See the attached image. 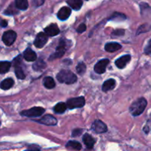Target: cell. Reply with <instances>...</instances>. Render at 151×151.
I'll use <instances>...</instances> for the list:
<instances>
[{
	"instance_id": "1",
	"label": "cell",
	"mask_w": 151,
	"mask_h": 151,
	"mask_svg": "<svg viewBox=\"0 0 151 151\" xmlns=\"http://www.w3.org/2000/svg\"><path fill=\"white\" fill-rule=\"evenodd\" d=\"M56 78L59 82L66 84H73L78 81L76 75L70 70H67V69H63L59 72Z\"/></svg>"
},
{
	"instance_id": "2",
	"label": "cell",
	"mask_w": 151,
	"mask_h": 151,
	"mask_svg": "<svg viewBox=\"0 0 151 151\" xmlns=\"http://www.w3.org/2000/svg\"><path fill=\"white\" fill-rule=\"evenodd\" d=\"M147 100L145 98H139L132 103L129 110L131 114L134 116H138L143 113L147 106Z\"/></svg>"
},
{
	"instance_id": "3",
	"label": "cell",
	"mask_w": 151,
	"mask_h": 151,
	"mask_svg": "<svg viewBox=\"0 0 151 151\" xmlns=\"http://www.w3.org/2000/svg\"><path fill=\"white\" fill-rule=\"evenodd\" d=\"M69 45H70V41H69V40L63 39V38L60 39L58 46V47L56 48L55 52L50 55L49 60H54V59L61 58L62 56L65 54L66 50L69 48Z\"/></svg>"
},
{
	"instance_id": "4",
	"label": "cell",
	"mask_w": 151,
	"mask_h": 151,
	"mask_svg": "<svg viewBox=\"0 0 151 151\" xmlns=\"http://www.w3.org/2000/svg\"><path fill=\"white\" fill-rule=\"evenodd\" d=\"M22 55H19L13 60V65L15 69V74L18 79L23 80L25 78V74L24 72L23 69L22 68Z\"/></svg>"
},
{
	"instance_id": "5",
	"label": "cell",
	"mask_w": 151,
	"mask_h": 151,
	"mask_svg": "<svg viewBox=\"0 0 151 151\" xmlns=\"http://www.w3.org/2000/svg\"><path fill=\"white\" fill-rule=\"evenodd\" d=\"M45 111V109L42 107H33L28 110H24L21 112V115L27 117H38L41 116Z\"/></svg>"
},
{
	"instance_id": "6",
	"label": "cell",
	"mask_w": 151,
	"mask_h": 151,
	"mask_svg": "<svg viewBox=\"0 0 151 151\" xmlns=\"http://www.w3.org/2000/svg\"><path fill=\"white\" fill-rule=\"evenodd\" d=\"M86 103L85 98L83 97H75V98L69 99L66 102L67 107L69 109H78V108L83 107Z\"/></svg>"
},
{
	"instance_id": "7",
	"label": "cell",
	"mask_w": 151,
	"mask_h": 151,
	"mask_svg": "<svg viewBox=\"0 0 151 151\" xmlns=\"http://www.w3.org/2000/svg\"><path fill=\"white\" fill-rule=\"evenodd\" d=\"M16 37H17V35H16V32H14L13 30H8L4 32L1 39L5 45L10 46L15 42Z\"/></svg>"
},
{
	"instance_id": "8",
	"label": "cell",
	"mask_w": 151,
	"mask_h": 151,
	"mask_svg": "<svg viewBox=\"0 0 151 151\" xmlns=\"http://www.w3.org/2000/svg\"><path fill=\"white\" fill-rule=\"evenodd\" d=\"M47 41H48V35L45 32H39L34 41V45L37 48H42L47 44Z\"/></svg>"
},
{
	"instance_id": "9",
	"label": "cell",
	"mask_w": 151,
	"mask_h": 151,
	"mask_svg": "<svg viewBox=\"0 0 151 151\" xmlns=\"http://www.w3.org/2000/svg\"><path fill=\"white\" fill-rule=\"evenodd\" d=\"M109 63V60L107 58L102 59L99 60L95 64L94 67V70L97 74H103L106 72V69L107 66Z\"/></svg>"
},
{
	"instance_id": "10",
	"label": "cell",
	"mask_w": 151,
	"mask_h": 151,
	"mask_svg": "<svg viewBox=\"0 0 151 151\" xmlns=\"http://www.w3.org/2000/svg\"><path fill=\"white\" fill-rule=\"evenodd\" d=\"M35 122H39V123L43 124V125L51 126V125H55L56 124H57L58 121L57 119H56L55 116H53L52 115L47 114L45 115L44 116H43V117L41 118L40 119L35 120Z\"/></svg>"
},
{
	"instance_id": "11",
	"label": "cell",
	"mask_w": 151,
	"mask_h": 151,
	"mask_svg": "<svg viewBox=\"0 0 151 151\" xmlns=\"http://www.w3.org/2000/svg\"><path fill=\"white\" fill-rule=\"evenodd\" d=\"M92 129L95 131L97 134H103V133H106L108 131L107 126L106 124L101 120H95L92 125Z\"/></svg>"
},
{
	"instance_id": "12",
	"label": "cell",
	"mask_w": 151,
	"mask_h": 151,
	"mask_svg": "<svg viewBox=\"0 0 151 151\" xmlns=\"http://www.w3.org/2000/svg\"><path fill=\"white\" fill-rule=\"evenodd\" d=\"M44 32L49 36H55L60 32V29L56 24H51L45 27Z\"/></svg>"
},
{
	"instance_id": "13",
	"label": "cell",
	"mask_w": 151,
	"mask_h": 151,
	"mask_svg": "<svg viewBox=\"0 0 151 151\" xmlns=\"http://www.w3.org/2000/svg\"><path fill=\"white\" fill-rule=\"evenodd\" d=\"M131 57L130 55H125L122 56L119 58H118L117 60H116L115 64L119 69H123L124 67H125L127 63L131 60Z\"/></svg>"
},
{
	"instance_id": "14",
	"label": "cell",
	"mask_w": 151,
	"mask_h": 151,
	"mask_svg": "<svg viewBox=\"0 0 151 151\" xmlns=\"http://www.w3.org/2000/svg\"><path fill=\"white\" fill-rule=\"evenodd\" d=\"M71 9L68 7H63L58 13V18L61 21H65L70 16Z\"/></svg>"
},
{
	"instance_id": "15",
	"label": "cell",
	"mask_w": 151,
	"mask_h": 151,
	"mask_svg": "<svg viewBox=\"0 0 151 151\" xmlns=\"http://www.w3.org/2000/svg\"><path fill=\"white\" fill-rule=\"evenodd\" d=\"M24 58L27 61H36L37 59V55L32 49L27 48L24 50Z\"/></svg>"
},
{
	"instance_id": "16",
	"label": "cell",
	"mask_w": 151,
	"mask_h": 151,
	"mask_svg": "<svg viewBox=\"0 0 151 151\" xmlns=\"http://www.w3.org/2000/svg\"><path fill=\"white\" fill-rule=\"evenodd\" d=\"M83 141L88 148L91 149L95 144V139L90 134H85L83 137Z\"/></svg>"
},
{
	"instance_id": "17",
	"label": "cell",
	"mask_w": 151,
	"mask_h": 151,
	"mask_svg": "<svg viewBox=\"0 0 151 151\" xmlns=\"http://www.w3.org/2000/svg\"><path fill=\"white\" fill-rule=\"evenodd\" d=\"M121 48H122L121 44H118L116 42L107 43L105 45V50H106V51L109 52H114L120 50Z\"/></svg>"
},
{
	"instance_id": "18",
	"label": "cell",
	"mask_w": 151,
	"mask_h": 151,
	"mask_svg": "<svg viewBox=\"0 0 151 151\" xmlns=\"http://www.w3.org/2000/svg\"><path fill=\"white\" fill-rule=\"evenodd\" d=\"M116 86V81L114 79H109L105 81L102 86V89L103 91H109L110 90H112Z\"/></svg>"
},
{
	"instance_id": "19",
	"label": "cell",
	"mask_w": 151,
	"mask_h": 151,
	"mask_svg": "<svg viewBox=\"0 0 151 151\" xmlns=\"http://www.w3.org/2000/svg\"><path fill=\"white\" fill-rule=\"evenodd\" d=\"M66 2L75 10H79L83 5L82 0H67Z\"/></svg>"
},
{
	"instance_id": "20",
	"label": "cell",
	"mask_w": 151,
	"mask_h": 151,
	"mask_svg": "<svg viewBox=\"0 0 151 151\" xmlns=\"http://www.w3.org/2000/svg\"><path fill=\"white\" fill-rule=\"evenodd\" d=\"M66 148L70 149V150H75V151H79L81 150L82 145L80 142L77 141H69L66 145Z\"/></svg>"
},
{
	"instance_id": "21",
	"label": "cell",
	"mask_w": 151,
	"mask_h": 151,
	"mask_svg": "<svg viewBox=\"0 0 151 151\" xmlns=\"http://www.w3.org/2000/svg\"><path fill=\"white\" fill-rule=\"evenodd\" d=\"M15 6L18 10H25L28 8L29 4L27 0H15Z\"/></svg>"
},
{
	"instance_id": "22",
	"label": "cell",
	"mask_w": 151,
	"mask_h": 151,
	"mask_svg": "<svg viewBox=\"0 0 151 151\" xmlns=\"http://www.w3.org/2000/svg\"><path fill=\"white\" fill-rule=\"evenodd\" d=\"M14 85V81L12 78H7L1 83V88L3 90H8Z\"/></svg>"
},
{
	"instance_id": "23",
	"label": "cell",
	"mask_w": 151,
	"mask_h": 151,
	"mask_svg": "<svg viewBox=\"0 0 151 151\" xmlns=\"http://www.w3.org/2000/svg\"><path fill=\"white\" fill-rule=\"evenodd\" d=\"M67 105L66 103H58L54 107V111L55 112L56 114H63L65 111H66V109H67Z\"/></svg>"
},
{
	"instance_id": "24",
	"label": "cell",
	"mask_w": 151,
	"mask_h": 151,
	"mask_svg": "<svg viewBox=\"0 0 151 151\" xmlns=\"http://www.w3.org/2000/svg\"><path fill=\"white\" fill-rule=\"evenodd\" d=\"M47 64H46L45 62L42 60L41 58L38 59V60L35 61V63L32 65V68L35 71H41L44 69H45Z\"/></svg>"
},
{
	"instance_id": "25",
	"label": "cell",
	"mask_w": 151,
	"mask_h": 151,
	"mask_svg": "<svg viewBox=\"0 0 151 151\" xmlns=\"http://www.w3.org/2000/svg\"><path fill=\"white\" fill-rule=\"evenodd\" d=\"M43 83H44V86L49 89L55 88V82L51 77H46L43 81Z\"/></svg>"
},
{
	"instance_id": "26",
	"label": "cell",
	"mask_w": 151,
	"mask_h": 151,
	"mask_svg": "<svg viewBox=\"0 0 151 151\" xmlns=\"http://www.w3.org/2000/svg\"><path fill=\"white\" fill-rule=\"evenodd\" d=\"M11 66V63L9 61H1L0 63V72L1 74H4L7 72Z\"/></svg>"
},
{
	"instance_id": "27",
	"label": "cell",
	"mask_w": 151,
	"mask_h": 151,
	"mask_svg": "<svg viewBox=\"0 0 151 151\" xmlns=\"http://www.w3.org/2000/svg\"><path fill=\"white\" fill-rule=\"evenodd\" d=\"M126 19V16L125 15H124L123 13H114L111 18L109 19V20H113V21H123Z\"/></svg>"
},
{
	"instance_id": "28",
	"label": "cell",
	"mask_w": 151,
	"mask_h": 151,
	"mask_svg": "<svg viewBox=\"0 0 151 151\" xmlns=\"http://www.w3.org/2000/svg\"><path fill=\"white\" fill-rule=\"evenodd\" d=\"M76 70L77 72H78L79 75H83L86 72V66L85 63H83V62H80L78 64V66H76Z\"/></svg>"
},
{
	"instance_id": "29",
	"label": "cell",
	"mask_w": 151,
	"mask_h": 151,
	"mask_svg": "<svg viewBox=\"0 0 151 151\" xmlns=\"http://www.w3.org/2000/svg\"><path fill=\"white\" fill-rule=\"evenodd\" d=\"M151 29V25L148 24H145L142 25L141 27H139V28L138 29V31H137V35H139V33H142V32H146L147 31L150 30Z\"/></svg>"
},
{
	"instance_id": "30",
	"label": "cell",
	"mask_w": 151,
	"mask_h": 151,
	"mask_svg": "<svg viewBox=\"0 0 151 151\" xmlns=\"http://www.w3.org/2000/svg\"><path fill=\"white\" fill-rule=\"evenodd\" d=\"M86 30V25L83 23L81 24L78 26V29H77V32H78V33H83V32H85Z\"/></svg>"
},
{
	"instance_id": "31",
	"label": "cell",
	"mask_w": 151,
	"mask_h": 151,
	"mask_svg": "<svg viewBox=\"0 0 151 151\" xmlns=\"http://www.w3.org/2000/svg\"><path fill=\"white\" fill-rule=\"evenodd\" d=\"M125 34V30L122 29H116V30L112 32V35H116V36H122Z\"/></svg>"
},
{
	"instance_id": "32",
	"label": "cell",
	"mask_w": 151,
	"mask_h": 151,
	"mask_svg": "<svg viewBox=\"0 0 151 151\" xmlns=\"http://www.w3.org/2000/svg\"><path fill=\"white\" fill-rule=\"evenodd\" d=\"M17 13V11L16 10H14V8H13V7H12V9H11V7H9V8L7 9V10H5V14L7 15H13L15 14V13Z\"/></svg>"
},
{
	"instance_id": "33",
	"label": "cell",
	"mask_w": 151,
	"mask_h": 151,
	"mask_svg": "<svg viewBox=\"0 0 151 151\" xmlns=\"http://www.w3.org/2000/svg\"><path fill=\"white\" fill-rule=\"evenodd\" d=\"M83 131L81 129H75L73 130V131H72V137H78V136L81 135V134H82Z\"/></svg>"
},
{
	"instance_id": "34",
	"label": "cell",
	"mask_w": 151,
	"mask_h": 151,
	"mask_svg": "<svg viewBox=\"0 0 151 151\" xmlns=\"http://www.w3.org/2000/svg\"><path fill=\"white\" fill-rule=\"evenodd\" d=\"M145 54L147 55L151 54V39L149 41L148 45H147V47L145 49Z\"/></svg>"
},
{
	"instance_id": "35",
	"label": "cell",
	"mask_w": 151,
	"mask_h": 151,
	"mask_svg": "<svg viewBox=\"0 0 151 151\" xmlns=\"http://www.w3.org/2000/svg\"><path fill=\"white\" fill-rule=\"evenodd\" d=\"M44 2V0H33V4L36 7L41 6Z\"/></svg>"
},
{
	"instance_id": "36",
	"label": "cell",
	"mask_w": 151,
	"mask_h": 151,
	"mask_svg": "<svg viewBox=\"0 0 151 151\" xmlns=\"http://www.w3.org/2000/svg\"><path fill=\"white\" fill-rule=\"evenodd\" d=\"M1 26L2 27H6L7 26V22L6 20H2L1 21Z\"/></svg>"
},
{
	"instance_id": "37",
	"label": "cell",
	"mask_w": 151,
	"mask_h": 151,
	"mask_svg": "<svg viewBox=\"0 0 151 151\" xmlns=\"http://www.w3.org/2000/svg\"><path fill=\"white\" fill-rule=\"evenodd\" d=\"M144 131H145V133H146V134H147V133L149 132V128H148V127H147V126H146V127H145V128H144Z\"/></svg>"
},
{
	"instance_id": "38",
	"label": "cell",
	"mask_w": 151,
	"mask_h": 151,
	"mask_svg": "<svg viewBox=\"0 0 151 151\" xmlns=\"http://www.w3.org/2000/svg\"><path fill=\"white\" fill-rule=\"evenodd\" d=\"M24 151H40L38 149H31V150H27Z\"/></svg>"
},
{
	"instance_id": "39",
	"label": "cell",
	"mask_w": 151,
	"mask_h": 151,
	"mask_svg": "<svg viewBox=\"0 0 151 151\" xmlns=\"http://www.w3.org/2000/svg\"><path fill=\"white\" fill-rule=\"evenodd\" d=\"M86 1H88V0H86Z\"/></svg>"
}]
</instances>
